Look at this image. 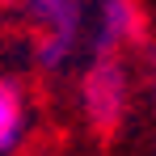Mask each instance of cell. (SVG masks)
Listing matches in <instances>:
<instances>
[{"label": "cell", "mask_w": 156, "mask_h": 156, "mask_svg": "<svg viewBox=\"0 0 156 156\" xmlns=\"http://www.w3.org/2000/svg\"><path fill=\"white\" fill-rule=\"evenodd\" d=\"M34 30V68L59 76L76 63L84 47V4L80 0H34L21 9Z\"/></svg>", "instance_id": "1"}, {"label": "cell", "mask_w": 156, "mask_h": 156, "mask_svg": "<svg viewBox=\"0 0 156 156\" xmlns=\"http://www.w3.org/2000/svg\"><path fill=\"white\" fill-rule=\"evenodd\" d=\"M131 80L118 55H93L84 76H80V110L97 131H114L118 118L127 114Z\"/></svg>", "instance_id": "2"}, {"label": "cell", "mask_w": 156, "mask_h": 156, "mask_svg": "<svg viewBox=\"0 0 156 156\" xmlns=\"http://www.w3.org/2000/svg\"><path fill=\"white\" fill-rule=\"evenodd\" d=\"M144 17L135 0H97L93 13H84V38L93 55H118L127 42H139Z\"/></svg>", "instance_id": "3"}, {"label": "cell", "mask_w": 156, "mask_h": 156, "mask_svg": "<svg viewBox=\"0 0 156 156\" xmlns=\"http://www.w3.org/2000/svg\"><path fill=\"white\" fill-rule=\"evenodd\" d=\"M30 131V101L13 76H0V156H13Z\"/></svg>", "instance_id": "4"}, {"label": "cell", "mask_w": 156, "mask_h": 156, "mask_svg": "<svg viewBox=\"0 0 156 156\" xmlns=\"http://www.w3.org/2000/svg\"><path fill=\"white\" fill-rule=\"evenodd\" d=\"M0 4H13V9H26V4H34V0H0Z\"/></svg>", "instance_id": "5"}, {"label": "cell", "mask_w": 156, "mask_h": 156, "mask_svg": "<svg viewBox=\"0 0 156 156\" xmlns=\"http://www.w3.org/2000/svg\"><path fill=\"white\" fill-rule=\"evenodd\" d=\"M152 101H156V80H152Z\"/></svg>", "instance_id": "6"}]
</instances>
